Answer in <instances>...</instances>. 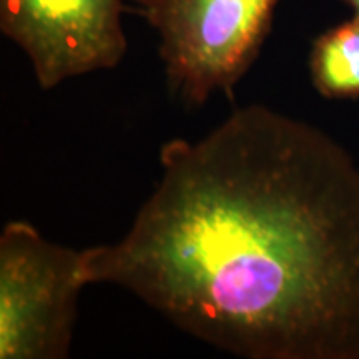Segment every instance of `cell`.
<instances>
[{
	"label": "cell",
	"instance_id": "obj_1",
	"mask_svg": "<svg viewBox=\"0 0 359 359\" xmlns=\"http://www.w3.org/2000/svg\"><path fill=\"white\" fill-rule=\"evenodd\" d=\"M83 264L235 356L359 359V167L313 125L236 109L161 147L132 226Z\"/></svg>",
	"mask_w": 359,
	"mask_h": 359
},
{
	"label": "cell",
	"instance_id": "obj_4",
	"mask_svg": "<svg viewBox=\"0 0 359 359\" xmlns=\"http://www.w3.org/2000/svg\"><path fill=\"white\" fill-rule=\"evenodd\" d=\"M123 0H0V30L32 64L40 88L110 70L127 52Z\"/></svg>",
	"mask_w": 359,
	"mask_h": 359
},
{
	"label": "cell",
	"instance_id": "obj_2",
	"mask_svg": "<svg viewBox=\"0 0 359 359\" xmlns=\"http://www.w3.org/2000/svg\"><path fill=\"white\" fill-rule=\"evenodd\" d=\"M160 37L168 85L188 105L233 88L257 60L278 0H135Z\"/></svg>",
	"mask_w": 359,
	"mask_h": 359
},
{
	"label": "cell",
	"instance_id": "obj_6",
	"mask_svg": "<svg viewBox=\"0 0 359 359\" xmlns=\"http://www.w3.org/2000/svg\"><path fill=\"white\" fill-rule=\"evenodd\" d=\"M343 2L348 4V6L354 11V13L359 15V0H343Z\"/></svg>",
	"mask_w": 359,
	"mask_h": 359
},
{
	"label": "cell",
	"instance_id": "obj_5",
	"mask_svg": "<svg viewBox=\"0 0 359 359\" xmlns=\"http://www.w3.org/2000/svg\"><path fill=\"white\" fill-rule=\"evenodd\" d=\"M309 72L323 97H359V15L314 40Z\"/></svg>",
	"mask_w": 359,
	"mask_h": 359
},
{
	"label": "cell",
	"instance_id": "obj_3",
	"mask_svg": "<svg viewBox=\"0 0 359 359\" xmlns=\"http://www.w3.org/2000/svg\"><path fill=\"white\" fill-rule=\"evenodd\" d=\"M88 286L83 250L8 222L0 235V359L69 356L79 294Z\"/></svg>",
	"mask_w": 359,
	"mask_h": 359
}]
</instances>
